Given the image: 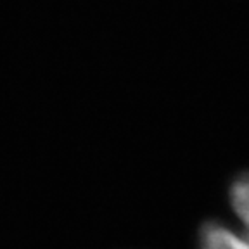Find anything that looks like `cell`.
<instances>
[{"instance_id":"6da1fadb","label":"cell","mask_w":249,"mask_h":249,"mask_svg":"<svg viewBox=\"0 0 249 249\" xmlns=\"http://www.w3.org/2000/svg\"><path fill=\"white\" fill-rule=\"evenodd\" d=\"M201 249H249V233H235L220 223H206L201 230Z\"/></svg>"},{"instance_id":"7a4b0ae2","label":"cell","mask_w":249,"mask_h":249,"mask_svg":"<svg viewBox=\"0 0 249 249\" xmlns=\"http://www.w3.org/2000/svg\"><path fill=\"white\" fill-rule=\"evenodd\" d=\"M230 202L233 213L244 223L246 233H249V173L239 177L230 189Z\"/></svg>"}]
</instances>
